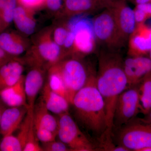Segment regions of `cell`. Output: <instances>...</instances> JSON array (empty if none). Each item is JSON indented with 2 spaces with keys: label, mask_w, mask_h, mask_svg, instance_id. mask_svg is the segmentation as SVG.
<instances>
[{
  "label": "cell",
  "mask_w": 151,
  "mask_h": 151,
  "mask_svg": "<svg viewBox=\"0 0 151 151\" xmlns=\"http://www.w3.org/2000/svg\"><path fill=\"white\" fill-rule=\"evenodd\" d=\"M92 25L96 40L105 49L118 51L125 45L120 37L113 12L109 7L94 17Z\"/></svg>",
  "instance_id": "cell-5"
},
{
  "label": "cell",
  "mask_w": 151,
  "mask_h": 151,
  "mask_svg": "<svg viewBox=\"0 0 151 151\" xmlns=\"http://www.w3.org/2000/svg\"><path fill=\"white\" fill-rule=\"evenodd\" d=\"M136 7L143 11L147 16L149 19L151 18V3L136 5Z\"/></svg>",
  "instance_id": "cell-33"
},
{
  "label": "cell",
  "mask_w": 151,
  "mask_h": 151,
  "mask_svg": "<svg viewBox=\"0 0 151 151\" xmlns=\"http://www.w3.org/2000/svg\"><path fill=\"white\" fill-rule=\"evenodd\" d=\"M128 42L129 56H148L151 47V26L145 23L136 24Z\"/></svg>",
  "instance_id": "cell-11"
},
{
  "label": "cell",
  "mask_w": 151,
  "mask_h": 151,
  "mask_svg": "<svg viewBox=\"0 0 151 151\" xmlns=\"http://www.w3.org/2000/svg\"><path fill=\"white\" fill-rule=\"evenodd\" d=\"M96 73L74 95L71 105L79 124L99 139L100 144L107 130L106 112L103 97L97 89Z\"/></svg>",
  "instance_id": "cell-2"
},
{
  "label": "cell",
  "mask_w": 151,
  "mask_h": 151,
  "mask_svg": "<svg viewBox=\"0 0 151 151\" xmlns=\"http://www.w3.org/2000/svg\"><path fill=\"white\" fill-rule=\"evenodd\" d=\"M41 92L40 99L50 112L58 116L68 113L70 103L65 98L53 92L47 81L44 84Z\"/></svg>",
  "instance_id": "cell-17"
},
{
  "label": "cell",
  "mask_w": 151,
  "mask_h": 151,
  "mask_svg": "<svg viewBox=\"0 0 151 151\" xmlns=\"http://www.w3.org/2000/svg\"><path fill=\"white\" fill-rule=\"evenodd\" d=\"M97 89L103 97L106 112L107 130L103 142H112L113 118L117 98L129 88L124 68V59L118 51L105 49L98 57L96 75Z\"/></svg>",
  "instance_id": "cell-1"
},
{
  "label": "cell",
  "mask_w": 151,
  "mask_h": 151,
  "mask_svg": "<svg viewBox=\"0 0 151 151\" xmlns=\"http://www.w3.org/2000/svg\"><path fill=\"white\" fill-rule=\"evenodd\" d=\"M58 136L71 151H93L97 147L84 134L69 113L59 115Z\"/></svg>",
  "instance_id": "cell-6"
},
{
  "label": "cell",
  "mask_w": 151,
  "mask_h": 151,
  "mask_svg": "<svg viewBox=\"0 0 151 151\" xmlns=\"http://www.w3.org/2000/svg\"><path fill=\"white\" fill-rule=\"evenodd\" d=\"M124 1H128V0H124ZM131 1H133V0H131Z\"/></svg>",
  "instance_id": "cell-41"
},
{
  "label": "cell",
  "mask_w": 151,
  "mask_h": 151,
  "mask_svg": "<svg viewBox=\"0 0 151 151\" xmlns=\"http://www.w3.org/2000/svg\"><path fill=\"white\" fill-rule=\"evenodd\" d=\"M109 1H112V0H109Z\"/></svg>",
  "instance_id": "cell-42"
},
{
  "label": "cell",
  "mask_w": 151,
  "mask_h": 151,
  "mask_svg": "<svg viewBox=\"0 0 151 151\" xmlns=\"http://www.w3.org/2000/svg\"><path fill=\"white\" fill-rule=\"evenodd\" d=\"M34 127L36 134L39 141L42 143H47L55 140L57 134L35 124Z\"/></svg>",
  "instance_id": "cell-26"
},
{
  "label": "cell",
  "mask_w": 151,
  "mask_h": 151,
  "mask_svg": "<svg viewBox=\"0 0 151 151\" xmlns=\"http://www.w3.org/2000/svg\"><path fill=\"white\" fill-rule=\"evenodd\" d=\"M136 24L144 23L149 18L146 14L139 9L135 7L134 9Z\"/></svg>",
  "instance_id": "cell-31"
},
{
  "label": "cell",
  "mask_w": 151,
  "mask_h": 151,
  "mask_svg": "<svg viewBox=\"0 0 151 151\" xmlns=\"http://www.w3.org/2000/svg\"><path fill=\"white\" fill-rule=\"evenodd\" d=\"M63 0H46L45 5L50 10H59L63 7Z\"/></svg>",
  "instance_id": "cell-30"
},
{
  "label": "cell",
  "mask_w": 151,
  "mask_h": 151,
  "mask_svg": "<svg viewBox=\"0 0 151 151\" xmlns=\"http://www.w3.org/2000/svg\"><path fill=\"white\" fill-rule=\"evenodd\" d=\"M107 7L113 12L120 37L125 45L136 26L134 10L124 0H112Z\"/></svg>",
  "instance_id": "cell-10"
},
{
  "label": "cell",
  "mask_w": 151,
  "mask_h": 151,
  "mask_svg": "<svg viewBox=\"0 0 151 151\" xmlns=\"http://www.w3.org/2000/svg\"><path fill=\"white\" fill-rule=\"evenodd\" d=\"M23 75L15 84L0 92V100L7 107L25 106L28 108Z\"/></svg>",
  "instance_id": "cell-15"
},
{
  "label": "cell",
  "mask_w": 151,
  "mask_h": 151,
  "mask_svg": "<svg viewBox=\"0 0 151 151\" xmlns=\"http://www.w3.org/2000/svg\"><path fill=\"white\" fill-rule=\"evenodd\" d=\"M47 82L53 92L64 97L69 102L67 92L61 78L57 73L50 69H48Z\"/></svg>",
  "instance_id": "cell-24"
},
{
  "label": "cell",
  "mask_w": 151,
  "mask_h": 151,
  "mask_svg": "<svg viewBox=\"0 0 151 151\" xmlns=\"http://www.w3.org/2000/svg\"><path fill=\"white\" fill-rule=\"evenodd\" d=\"M100 1L104 3L105 5L106 6V7L108 6L109 4L111 2V1H109V0H100Z\"/></svg>",
  "instance_id": "cell-39"
},
{
  "label": "cell",
  "mask_w": 151,
  "mask_h": 151,
  "mask_svg": "<svg viewBox=\"0 0 151 151\" xmlns=\"http://www.w3.org/2000/svg\"><path fill=\"white\" fill-rule=\"evenodd\" d=\"M74 32V45L70 56L81 58L95 50L96 40L92 22L86 18L74 19L68 25Z\"/></svg>",
  "instance_id": "cell-8"
},
{
  "label": "cell",
  "mask_w": 151,
  "mask_h": 151,
  "mask_svg": "<svg viewBox=\"0 0 151 151\" xmlns=\"http://www.w3.org/2000/svg\"><path fill=\"white\" fill-rule=\"evenodd\" d=\"M42 147L45 151H71L70 148L61 141L54 140L47 143H42Z\"/></svg>",
  "instance_id": "cell-27"
},
{
  "label": "cell",
  "mask_w": 151,
  "mask_h": 151,
  "mask_svg": "<svg viewBox=\"0 0 151 151\" xmlns=\"http://www.w3.org/2000/svg\"><path fill=\"white\" fill-rule=\"evenodd\" d=\"M18 5L33 12L45 5L46 0H17Z\"/></svg>",
  "instance_id": "cell-29"
},
{
  "label": "cell",
  "mask_w": 151,
  "mask_h": 151,
  "mask_svg": "<svg viewBox=\"0 0 151 151\" xmlns=\"http://www.w3.org/2000/svg\"><path fill=\"white\" fill-rule=\"evenodd\" d=\"M24 69L22 63L17 57L0 68V92L15 84L22 76Z\"/></svg>",
  "instance_id": "cell-16"
},
{
  "label": "cell",
  "mask_w": 151,
  "mask_h": 151,
  "mask_svg": "<svg viewBox=\"0 0 151 151\" xmlns=\"http://www.w3.org/2000/svg\"><path fill=\"white\" fill-rule=\"evenodd\" d=\"M146 118L143 119V120L145 121L146 122L151 124V110L147 115H146Z\"/></svg>",
  "instance_id": "cell-37"
},
{
  "label": "cell",
  "mask_w": 151,
  "mask_h": 151,
  "mask_svg": "<svg viewBox=\"0 0 151 151\" xmlns=\"http://www.w3.org/2000/svg\"><path fill=\"white\" fill-rule=\"evenodd\" d=\"M44 75L42 68L33 66L25 76L24 88L28 109H34L38 94L44 86Z\"/></svg>",
  "instance_id": "cell-14"
},
{
  "label": "cell",
  "mask_w": 151,
  "mask_h": 151,
  "mask_svg": "<svg viewBox=\"0 0 151 151\" xmlns=\"http://www.w3.org/2000/svg\"><path fill=\"white\" fill-rule=\"evenodd\" d=\"M22 146L16 136L13 134L3 137L0 141L1 151H22Z\"/></svg>",
  "instance_id": "cell-25"
},
{
  "label": "cell",
  "mask_w": 151,
  "mask_h": 151,
  "mask_svg": "<svg viewBox=\"0 0 151 151\" xmlns=\"http://www.w3.org/2000/svg\"><path fill=\"white\" fill-rule=\"evenodd\" d=\"M16 57L8 54L0 47V68L9 60Z\"/></svg>",
  "instance_id": "cell-32"
},
{
  "label": "cell",
  "mask_w": 151,
  "mask_h": 151,
  "mask_svg": "<svg viewBox=\"0 0 151 151\" xmlns=\"http://www.w3.org/2000/svg\"><path fill=\"white\" fill-rule=\"evenodd\" d=\"M69 31L68 25L66 27H59L55 29L53 33V40L61 47H63Z\"/></svg>",
  "instance_id": "cell-28"
},
{
  "label": "cell",
  "mask_w": 151,
  "mask_h": 151,
  "mask_svg": "<svg viewBox=\"0 0 151 151\" xmlns=\"http://www.w3.org/2000/svg\"><path fill=\"white\" fill-rule=\"evenodd\" d=\"M117 145L130 151H139L146 147H151V124L143 120L133 121L116 129Z\"/></svg>",
  "instance_id": "cell-4"
},
{
  "label": "cell",
  "mask_w": 151,
  "mask_h": 151,
  "mask_svg": "<svg viewBox=\"0 0 151 151\" xmlns=\"http://www.w3.org/2000/svg\"><path fill=\"white\" fill-rule=\"evenodd\" d=\"M140 112L138 85L126 89L117 98L113 115V131L127 124Z\"/></svg>",
  "instance_id": "cell-7"
},
{
  "label": "cell",
  "mask_w": 151,
  "mask_h": 151,
  "mask_svg": "<svg viewBox=\"0 0 151 151\" xmlns=\"http://www.w3.org/2000/svg\"><path fill=\"white\" fill-rule=\"evenodd\" d=\"M139 151H151V147H146L141 149Z\"/></svg>",
  "instance_id": "cell-38"
},
{
  "label": "cell",
  "mask_w": 151,
  "mask_h": 151,
  "mask_svg": "<svg viewBox=\"0 0 151 151\" xmlns=\"http://www.w3.org/2000/svg\"><path fill=\"white\" fill-rule=\"evenodd\" d=\"M149 58H150V59L151 60V47L150 49V51H149L148 55Z\"/></svg>",
  "instance_id": "cell-40"
},
{
  "label": "cell",
  "mask_w": 151,
  "mask_h": 151,
  "mask_svg": "<svg viewBox=\"0 0 151 151\" xmlns=\"http://www.w3.org/2000/svg\"><path fill=\"white\" fill-rule=\"evenodd\" d=\"M33 11L20 5L17 6L13 22L17 28L24 34L31 35L35 31L36 23L31 14Z\"/></svg>",
  "instance_id": "cell-20"
},
{
  "label": "cell",
  "mask_w": 151,
  "mask_h": 151,
  "mask_svg": "<svg viewBox=\"0 0 151 151\" xmlns=\"http://www.w3.org/2000/svg\"><path fill=\"white\" fill-rule=\"evenodd\" d=\"M43 35L38 42L34 52H33L32 60L34 66L42 68L45 64L49 69L66 55L62 48L52 38L51 34L47 32Z\"/></svg>",
  "instance_id": "cell-9"
},
{
  "label": "cell",
  "mask_w": 151,
  "mask_h": 151,
  "mask_svg": "<svg viewBox=\"0 0 151 151\" xmlns=\"http://www.w3.org/2000/svg\"><path fill=\"white\" fill-rule=\"evenodd\" d=\"M26 41L14 31H4L0 33V47L10 55L18 56L26 50Z\"/></svg>",
  "instance_id": "cell-18"
},
{
  "label": "cell",
  "mask_w": 151,
  "mask_h": 151,
  "mask_svg": "<svg viewBox=\"0 0 151 151\" xmlns=\"http://www.w3.org/2000/svg\"><path fill=\"white\" fill-rule=\"evenodd\" d=\"M25 106L7 107L3 111L0 121V134L2 137L13 134L19 129L27 113Z\"/></svg>",
  "instance_id": "cell-13"
},
{
  "label": "cell",
  "mask_w": 151,
  "mask_h": 151,
  "mask_svg": "<svg viewBox=\"0 0 151 151\" xmlns=\"http://www.w3.org/2000/svg\"><path fill=\"white\" fill-rule=\"evenodd\" d=\"M133 1L136 5L139 4L151 3V0H133Z\"/></svg>",
  "instance_id": "cell-35"
},
{
  "label": "cell",
  "mask_w": 151,
  "mask_h": 151,
  "mask_svg": "<svg viewBox=\"0 0 151 151\" xmlns=\"http://www.w3.org/2000/svg\"><path fill=\"white\" fill-rule=\"evenodd\" d=\"M107 7L100 0H64L63 8L69 16L92 14Z\"/></svg>",
  "instance_id": "cell-19"
},
{
  "label": "cell",
  "mask_w": 151,
  "mask_h": 151,
  "mask_svg": "<svg viewBox=\"0 0 151 151\" xmlns=\"http://www.w3.org/2000/svg\"><path fill=\"white\" fill-rule=\"evenodd\" d=\"M124 68L128 87H133L151 71V60L148 56H129L124 59Z\"/></svg>",
  "instance_id": "cell-12"
},
{
  "label": "cell",
  "mask_w": 151,
  "mask_h": 151,
  "mask_svg": "<svg viewBox=\"0 0 151 151\" xmlns=\"http://www.w3.org/2000/svg\"><path fill=\"white\" fill-rule=\"evenodd\" d=\"M18 6L17 0H7L5 8L0 15V33L6 30L13 22L15 10Z\"/></svg>",
  "instance_id": "cell-23"
},
{
  "label": "cell",
  "mask_w": 151,
  "mask_h": 151,
  "mask_svg": "<svg viewBox=\"0 0 151 151\" xmlns=\"http://www.w3.org/2000/svg\"><path fill=\"white\" fill-rule=\"evenodd\" d=\"M141 112L146 115L151 110V71L138 84Z\"/></svg>",
  "instance_id": "cell-22"
},
{
  "label": "cell",
  "mask_w": 151,
  "mask_h": 151,
  "mask_svg": "<svg viewBox=\"0 0 151 151\" xmlns=\"http://www.w3.org/2000/svg\"><path fill=\"white\" fill-rule=\"evenodd\" d=\"M6 108V106L0 100V121H1V117L3 111Z\"/></svg>",
  "instance_id": "cell-36"
},
{
  "label": "cell",
  "mask_w": 151,
  "mask_h": 151,
  "mask_svg": "<svg viewBox=\"0 0 151 151\" xmlns=\"http://www.w3.org/2000/svg\"><path fill=\"white\" fill-rule=\"evenodd\" d=\"M7 0H0V15L5 8Z\"/></svg>",
  "instance_id": "cell-34"
},
{
  "label": "cell",
  "mask_w": 151,
  "mask_h": 151,
  "mask_svg": "<svg viewBox=\"0 0 151 151\" xmlns=\"http://www.w3.org/2000/svg\"><path fill=\"white\" fill-rule=\"evenodd\" d=\"M80 59L72 56L63 58L49 68L57 73L61 78L70 105L76 92L86 84L91 75L95 73L87 68Z\"/></svg>",
  "instance_id": "cell-3"
},
{
  "label": "cell",
  "mask_w": 151,
  "mask_h": 151,
  "mask_svg": "<svg viewBox=\"0 0 151 151\" xmlns=\"http://www.w3.org/2000/svg\"><path fill=\"white\" fill-rule=\"evenodd\" d=\"M34 123L58 134V120L50 114L41 99L34 108Z\"/></svg>",
  "instance_id": "cell-21"
}]
</instances>
